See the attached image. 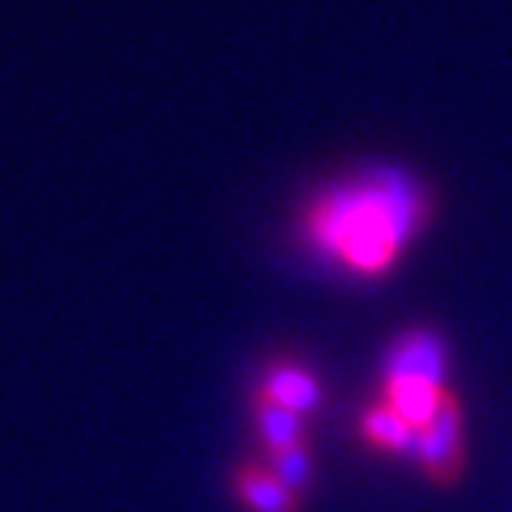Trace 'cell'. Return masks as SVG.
Returning a JSON list of instances; mask_svg holds the SVG:
<instances>
[{"instance_id": "obj_1", "label": "cell", "mask_w": 512, "mask_h": 512, "mask_svg": "<svg viewBox=\"0 0 512 512\" xmlns=\"http://www.w3.org/2000/svg\"><path fill=\"white\" fill-rule=\"evenodd\" d=\"M426 217V197L403 170L383 167L323 193L310 217L313 247L346 270L376 276L416 237Z\"/></svg>"}, {"instance_id": "obj_2", "label": "cell", "mask_w": 512, "mask_h": 512, "mask_svg": "<svg viewBox=\"0 0 512 512\" xmlns=\"http://www.w3.org/2000/svg\"><path fill=\"white\" fill-rule=\"evenodd\" d=\"M413 463L433 479L436 486H453L463 469V409L453 393L443 396V406L423 433L416 436Z\"/></svg>"}, {"instance_id": "obj_3", "label": "cell", "mask_w": 512, "mask_h": 512, "mask_svg": "<svg viewBox=\"0 0 512 512\" xmlns=\"http://www.w3.org/2000/svg\"><path fill=\"white\" fill-rule=\"evenodd\" d=\"M449 356L436 333L416 330L399 336L383 363V386H426L446 389Z\"/></svg>"}, {"instance_id": "obj_4", "label": "cell", "mask_w": 512, "mask_h": 512, "mask_svg": "<svg viewBox=\"0 0 512 512\" xmlns=\"http://www.w3.org/2000/svg\"><path fill=\"white\" fill-rule=\"evenodd\" d=\"M233 496L247 512H300L303 496L286 489L266 463H240L233 469Z\"/></svg>"}, {"instance_id": "obj_5", "label": "cell", "mask_w": 512, "mask_h": 512, "mask_svg": "<svg viewBox=\"0 0 512 512\" xmlns=\"http://www.w3.org/2000/svg\"><path fill=\"white\" fill-rule=\"evenodd\" d=\"M260 399L273 406L290 409L296 416H310L323 403V386L313 373H306L303 366H273L260 383Z\"/></svg>"}, {"instance_id": "obj_6", "label": "cell", "mask_w": 512, "mask_h": 512, "mask_svg": "<svg viewBox=\"0 0 512 512\" xmlns=\"http://www.w3.org/2000/svg\"><path fill=\"white\" fill-rule=\"evenodd\" d=\"M360 439L383 456H413L416 429L406 419H399L386 403H376L360 416Z\"/></svg>"}, {"instance_id": "obj_7", "label": "cell", "mask_w": 512, "mask_h": 512, "mask_svg": "<svg viewBox=\"0 0 512 512\" xmlns=\"http://www.w3.org/2000/svg\"><path fill=\"white\" fill-rule=\"evenodd\" d=\"M253 423H256V436H260V443H263V453H283V449L310 443V439H306L303 416H296L283 406L266 403L260 396L253 399Z\"/></svg>"}, {"instance_id": "obj_8", "label": "cell", "mask_w": 512, "mask_h": 512, "mask_svg": "<svg viewBox=\"0 0 512 512\" xmlns=\"http://www.w3.org/2000/svg\"><path fill=\"white\" fill-rule=\"evenodd\" d=\"M266 466L273 469V476L280 479L286 489H293L296 496H303L313 483V453L310 443L283 449V453H266Z\"/></svg>"}]
</instances>
